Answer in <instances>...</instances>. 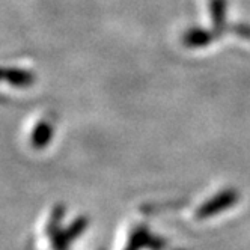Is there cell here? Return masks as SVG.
Returning a JSON list of instances; mask_svg holds the SVG:
<instances>
[{
    "label": "cell",
    "mask_w": 250,
    "mask_h": 250,
    "mask_svg": "<svg viewBox=\"0 0 250 250\" xmlns=\"http://www.w3.org/2000/svg\"><path fill=\"white\" fill-rule=\"evenodd\" d=\"M214 38H216L214 32H209V30H205L201 27H191L184 33L183 42L190 48H201V47L211 44L214 41Z\"/></svg>",
    "instance_id": "6da1fadb"
},
{
    "label": "cell",
    "mask_w": 250,
    "mask_h": 250,
    "mask_svg": "<svg viewBox=\"0 0 250 250\" xmlns=\"http://www.w3.org/2000/svg\"><path fill=\"white\" fill-rule=\"evenodd\" d=\"M209 11L214 24V30L219 32L226 24V14H228V0H209Z\"/></svg>",
    "instance_id": "7a4b0ae2"
},
{
    "label": "cell",
    "mask_w": 250,
    "mask_h": 250,
    "mask_svg": "<svg viewBox=\"0 0 250 250\" xmlns=\"http://www.w3.org/2000/svg\"><path fill=\"white\" fill-rule=\"evenodd\" d=\"M234 32L241 38L250 40V26L249 24H237V26H234Z\"/></svg>",
    "instance_id": "3957f363"
}]
</instances>
